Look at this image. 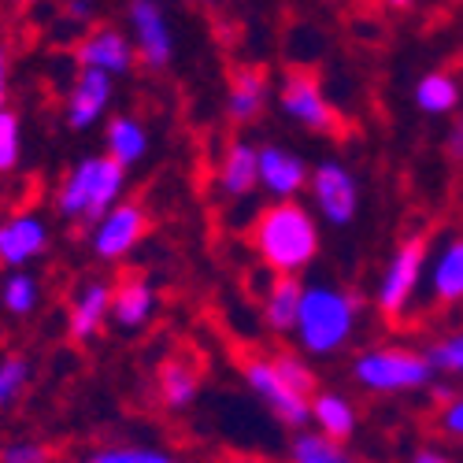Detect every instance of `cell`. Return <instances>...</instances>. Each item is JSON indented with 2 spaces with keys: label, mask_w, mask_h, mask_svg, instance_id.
I'll return each mask as SVG.
<instances>
[{
  "label": "cell",
  "mask_w": 463,
  "mask_h": 463,
  "mask_svg": "<svg viewBox=\"0 0 463 463\" xmlns=\"http://www.w3.org/2000/svg\"><path fill=\"white\" fill-rule=\"evenodd\" d=\"M249 245L275 279H297L319 256V222L297 201L267 204L249 222Z\"/></svg>",
  "instance_id": "1"
},
{
  "label": "cell",
  "mask_w": 463,
  "mask_h": 463,
  "mask_svg": "<svg viewBox=\"0 0 463 463\" xmlns=\"http://www.w3.org/2000/svg\"><path fill=\"white\" fill-rule=\"evenodd\" d=\"M123 185H127V171L111 156H86L60 178L52 201H56V212L63 219L97 226L115 204H119Z\"/></svg>",
  "instance_id": "2"
},
{
  "label": "cell",
  "mask_w": 463,
  "mask_h": 463,
  "mask_svg": "<svg viewBox=\"0 0 463 463\" xmlns=\"http://www.w3.org/2000/svg\"><path fill=\"white\" fill-rule=\"evenodd\" d=\"M360 319V297L337 286H307L300 304L297 341L307 356H334L345 349Z\"/></svg>",
  "instance_id": "3"
},
{
  "label": "cell",
  "mask_w": 463,
  "mask_h": 463,
  "mask_svg": "<svg viewBox=\"0 0 463 463\" xmlns=\"http://www.w3.org/2000/svg\"><path fill=\"white\" fill-rule=\"evenodd\" d=\"M353 382L367 393L397 397V393L430 390L434 367L422 353L404 349V345H378V349H364L353 360Z\"/></svg>",
  "instance_id": "4"
},
{
  "label": "cell",
  "mask_w": 463,
  "mask_h": 463,
  "mask_svg": "<svg viewBox=\"0 0 463 463\" xmlns=\"http://www.w3.org/2000/svg\"><path fill=\"white\" fill-rule=\"evenodd\" d=\"M427 260H430V241L422 234H408L404 241H397L374 289V307L382 312V319L404 323L408 307L422 286V275H427Z\"/></svg>",
  "instance_id": "5"
},
{
  "label": "cell",
  "mask_w": 463,
  "mask_h": 463,
  "mask_svg": "<svg viewBox=\"0 0 463 463\" xmlns=\"http://www.w3.org/2000/svg\"><path fill=\"white\" fill-rule=\"evenodd\" d=\"M279 104L286 111V119H293L297 127L312 130V134H341V127H345L341 123V111L323 93L319 74L307 71V67L286 71L282 90H279Z\"/></svg>",
  "instance_id": "6"
},
{
  "label": "cell",
  "mask_w": 463,
  "mask_h": 463,
  "mask_svg": "<svg viewBox=\"0 0 463 463\" xmlns=\"http://www.w3.org/2000/svg\"><path fill=\"white\" fill-rule=\"evenodd\" d=\"M238 367H241L245 385L263 401V408L271 411V415L282 422V427H289V430L300 434L307 422H312V401L289 390V385L282 382V374H279V367H275L271 356L252 353V356H241Z\"/></svg>",
  "instance_id": "7"
},
{
  "label": "cell",
  "mask_w": 463,
  "mask_h": 463,
  "mask_svg": "<svg viewBox=\"0 0 463 463\" xmlns=\"http://www.w3.org/2000/svg\"><path fill=\"white\" fill-rule=\"evenodd\" d=\"M152 230V215L141 201H119L93 226V256L104 263L127 260Z\"/></svg>",
  "instance_id": "8"
},
{
  "label": "cell",
  "mask_w": 463,
  "mask_h": 463,
  "mask_svg": "<svg viewBox=\"0 0 463 463\" xmlns=\"http://www.w3.org/2000/svg\"><path fill=\"white\" fill-rule=\"evenodd\" d=\"M312 204L316 212L330 222V226H349L360 212V185L353 178V171L345 167L341 160H323L316 171H312Z\"/></svg>",
  "instance_id": "9"
},
{
  "label": "cell",
  "mask_w": 463,
  "mask_h": 463,
  "mask_svg": "<svg viewBox=\"0 0 463 463\" xmlns=\"http://www.w3.org/2000/svg\"><path fill=\"white\" fill-rule=\"evenodd\" d=\"M74 60H79L82 71H100L108 79H119V74L134 71L137 52H134V42L119 26L97 23L74 42Z\"/></svg>",
  "instance_id": "10"
},
{
  "label": "cell",
  "mask_w": 463,
  "mask_h": 463,
  "mask_svg": "<svg viewBox=\"0 0 463 463\" xmlns=\"http://www.w3.org/2000/svg\"><path fill=\"white\" fill-rule=\"evenodd\" d=\"M127 19H130V42H134V52H137V63L148 67V71H164L175 56V33H171V23H167V12L152 0H134L127 8Z\"/></svg>",
  "instance_id": "11"
},
{
  "label": "cell",
  "mask_w": 463,
  "mask_h": 463,
  "mask_svg": "<svg viewBox=\"0 0 463 463\" xmlns=\"http://www.w3.org/2000/svg\"><path fill=\"white\" fill-rule=\"evenodd\" d=\"M307 182H312V171H307V164L297 152H289L282 145H260V189L275 204L300 197Z\"/></svg>",
  "instance_id": "12"
},
{
  "label": "cell",
  "mask_w": 463,
  "mask_h": 463,
  "mask_svg": "<svg viewBox=\"0 0 463 463\" xmlns=\"http://www.w3.org/2000/svg\"><path fill=\"white\" fill-rule=\"evenodd\" d=\"M49 249V222L33 212H15L0 219V267L19 271Z\"/></svg>",
  "instance_id": "13"
},
{
  "label": "cell",
  "mask_w": 463,
  "mask_h": 463,
  "mask_svg": "<svg viewBox=\"0 0 463 463\" xmlns=\"http://www.w3.org/2000/svg\"><path fill=\"white\" fill-rule=\"evenodd\" d=\"M152 312H156V289H152L148 275L123 271L111 282V323L123 334H137L141 326H148Z\"/></svg>",
  "instance_id": "14"
},
{
  "label": "cell",
  "mask_w": 463,
  "mask_h": 463,
  "mask_svg": "<svg viewBox=\"0 0 463 463\" xmlns=\"http://www.w3.org/2000/svg\"><path fill=\"white\" fill-rule=\"evenodd\" d=\"M111 79L100 71H79V79L67 90V100H63V119L71 130H90L104 119V111L111 104Z\"/></svg>",
  "instance_id": "15"
},
{
  "label": "cell",
  "mask_w": 463,
  "mask_h": 463,
  "mask_svg": "<svg viewBox=\"0 0 463 463\" xmlns=\"http://www.w3.org/2000/svg\"><path fill=\"white\" fill-rule=\"evenodd\" d=\"M111 319V282L108 279H90L82 282V289L71 297V307H67V334L71 341H93L104 323Z\"/></svg>",
  "instance_id": "16"
},
{
  "label": "cell",
  "mask_w": 463,
  "mask_h": 463,
  "mask_svg": "<svg viewBox=\"0 0 463 463\" xmlns=\"http://www.w3.org/2000/svg\"><path fill=\"white\" fill-rule=\"evenodd\" d=\"M267 71L256 63H241L230 71V82H226V119L234 127H249L256 123L263 108H267Z\"/></svg>",
  "instance_id": "17"
},
{
  "label": "cell",
  "mask_w": 463,
  "mask_h": 463,
  "mask_svg": "<svg viewBox=\"0 0 463 463\" xmlns=\"http://www.w3.org/2000/svg\"><path fill=\"white\" fill-rule=\"evenodd\" d=\"M430 297L441 307L463 300V234H449L430 249Z\"/></svg>",
  "instance_id": "18"
},
{
  "label": "cell",
  "mask_w": 463,
  "mask_h": 463,
  "mask_svg": "<svg viewBox=\"0 0 463 463\" xmlns=\"http://www.w3.org/2000/svg\"><path fill=\"white\" fill-rule=\"evenodd\" d=\"M215 182L226 197H249V193L260 185V148L252 141H230L222 160H219V171H215Z\"/></svg>",
  "instance_id": "19"
},
{
  "label": "cell",
  "mask_w": 463,
  "mask_h": 463,
  "mask_svg": "<svg viewBox=\"0 0 463 463\" xmlns=\"http://www.w3.org/2000/svg\"><path fill=\"white\" fill-rule=\"evenodd\" d=\"M156 393H160L167 411L193 408V401H197V393H201V367L193 364L189 356L164 360L160 371H156Z\"/></svg>",
  "instance_id": "20"
},
{
  "label": "cell",
  "mask_w": 463,
  "mask_h": 463,
  "mask_svg": "<svg viewBox=\"0 0 463 463\" xmlns=\"http://www.w3.org/2000/svg\"><path fill=\"white\" fill-rule=\"evenodd\" d=\"M304 282L300 279H271L263 289V323L271 334H297L300 304H304Z\"/></svg>",
  "instance_id": "21"
},
{
  "label": "cell",
  "mask_w": 463,
  "mask_h": 463,
  "mask_svg": "<svg viewBox=\"0 0 463 463\" xmlns=\"http://www.w3.org/2000/svg\"><path fill=\"white\" fill-rule=\"evenodd\" d=\"M312 422H316V434L345 445L353 434H356V404L345 397V393H334V390H323L312 397Z\"/></svg>",
  "instance_id": "22"
},
{
  "label": "cell",
  "mask_w": 463,
  "mask_h": 463,
  "mask_svg": "<svg viewBox=\"0 0 463 463\" xmlns=\"http://www.w3.org/2000/svg\"><path fill=\"white\" fill-rule=\"evenodd\" d=\"M104 145H108L104 156H111L123 171H130L134 164L145 160L148 130L141 119H134V115H115V119H108V127H104Z\"/></svg>",
  "instance_id": "23"
},
{
  "label": "cell",
  "mask_w": 463,
  "mask_h": 463,
  "mask_svg": "<svg viewBox=\"0 0 463 463\" xmlns=\"http://www.w3.org/2000/svg\"><path fill=\"white\" fill-rule=\"evenodd\" d=\"M459 100H463L459 79L449 71H427L415 82V108L427 111V115H449L459 108Z\"/></svg>",
  "instance_id": "24"
},
{
  "label": "cell",
  "mask_w": 463,
  "mask_h": 463,
  "mask_svg": "<svg viewBox=\"0 0 463 463\" xmlns=\"http://www.w3.org/2000/svg\"><path fill=\"white\" fill-rule=\"evenodd\" d=\"M289 463H367V459L353 456L345 445H337L316 430H300L289 441Z\"/></svg>",
  "instance_id": "25"
},
{
  "label": "cell",
  "mask_w": 463,
  "mask_h": 463,
  "mask_svg": "<svg viewBox=\"0 0 463 463\" xmlns=\"http://www.w3.org/2000/svg\"><path fill=\"white\" fill-rule=\"evenodd\" d=\"M37 300H42V286L26 271H8V279L0 282V304H5L8 316H33Z\"/></svg>",
  "instance_id": "26"
},
{
  "label": "cell",
  "mask_w": 463,
  "mask_h": 463,
  "mask_svg": "<svg viewBox=\"0 0 463 463\" xmlns=\"http://www.w3.org/2000/svg\"><path fill=\"white\" fill-rule=\"evenodd\" d=\"M30 360L23 353H8L5 360H0V411L12 408L30 385Z\"/></svg>",
  "instance_id": "27"
},
{
  "label": "cell",
  "mask_w": 463,
  "mask_h": 463,
  "mask_svg": "<svg viewBox=\"0 0 463 463\" xmlns=\"http://www.w3.org/2000/svg\"><path fill=\"white\" fill-rule=\"evenodd\" d=\"M271 360H275V367H279L282 382L289 385L293 393H300V397H307V401H312V397L319 393V390H316V371L307 367V360H304L300 353H275Z\"/></svg>",
  "instance_id": "28"
},
{
  "label": "cell",
  "mask_w": 463,
  "mask_h": 463,
  "mask_svg": "<svg viewBox=\"0 0 463 463\" xmlns=\"http://www.w3.org/2000/svg\"><path fill=\"white\" fill-rule=\"evenodd\" d=\"M23 160V123L12 108L0 111V175H12Z\"/></svg>",
  "instance_id": "29"
},
{
  "label": "cell",
  "mask_w": 463,
  "mask_h": 463,
  "mask_svg": "<svg viewBox=\"0 0 463 463\" xmlns=\"http://www.w3.org/2000/svg\"><path fill=\"white\" fill-rule=\"evenodd\" d=\"M427 360H430L434 371L463 374V330H452V334H445L441 341H434L430 353H427Z\"/></svg>",
  "instance_id": "30"
},
{
  "label": "cell",
  "mask_w": 463,
  "mask_h": 463,
  "mask_svg": "<svg viewBox=\"0 0 463 463\" xmlns=\"http://www.w3.org/2000/svg\"><path fill=\"white\" fill-rule=\"evenodd\" d=\"M0 463H60V452L49 441H5Z\"/></svg>",
  "instance_id": "31"
},
{
  "label": "cell",
  "mask_w": 463,
  "mask_h": 463,
  "mask_svg": "<svg viewBox=\"0 0 463 463\" xmlns=\"http://www.w3.org/2000/svg\"><path fill=\"white\" fill-rule=\"evenodd\" d=\"M90 463H182V459H175V456L164 452V449H137V445H127V449H100V452H93Z\"/></svg>",
  "instance_id": "32"
},
{
  "label": "cell",
  "mask_w": 463,
  "mask_h": 463,
  "mask_svg": "<svg viewBox=\"0 0 463 463\" xmlns=\"http://www.w3.org/2000/svg\"><path fill=\"white\" fill-rule=\"evenodd\" d=\"M434 422H438V430L449 441H463V393H456L449 404H441Z\"/></svg>",
  "instance_id": "33"
},
{
  "label": "cell",
  "mask_w": 463,
  "mask_h": 463,
  "mask_svg": "<svg viewBox=\"0 0 463 463\" xmlns=\"http://www.w3.org/2000/svg\"><path fill=\"white\" fill-rule=\"evenodd\" d=\"M445 156L452 160V164H463V111L452 119V127H449V137H445Z\"/></svg>",
  "instance_id": "34"
},
{
  "label": "cell",
  "mask_w": 463,
  "mask_h": 463,
  "mask_svg": "<svg viewBox=\"0 0 463 463\" xmlns=\"http://www.w3.org/2000/svg\"><path fill=\"white\" fill-rule=\"evenodd\" d=\"M8 82H12V52L0 42V111L8 108Z\"/></svg>",
  "instance_id": "35"
},
{
  "label": "cell",
  "mask_w": 463,
  "mask_h": 463,
  "mask_svg": "<svg viewBox=\"0 0 463 463\" xmlns=\"http://www.w3.org/2000/svg\"><path fill=\"white\" fill-rule=\"evenodd\" d=\"M408 463H456L452 456H445L441 449H430V445H422V449H415L411 452V459Z\"/></svg>",
  "instance_id": "36"
},
{
  "label": "cell",
  "mask_w": 463,
  "mask_h": 463,
  "mask_svg": "<svg viewBox=\"0 0 463 463\" xmlns=\"http://www.w3.org/2000/svg\"><path fill=\"white\" fill-rule=\"evenodd\" d=\"M67 15H71V19H82V23H93L97 8L86 5V0H74V5H67Z\"/></svg>",
  "instance_id": "37"
},
{
  "label": "cell",
  "mask_w": 463,
  "mask_h": 463,
  "mask_svg": "<svg viewBox=\"0 0 463 463\" xmlns=\"http://www.w3.org/2000/svg\"><path fill=\"white\" fill-rule=\"evenodd\" d=\"M222 463H267V459H256V456H226Z\"/></svg>",
  "instance_id": "38"
}]
</instances>
